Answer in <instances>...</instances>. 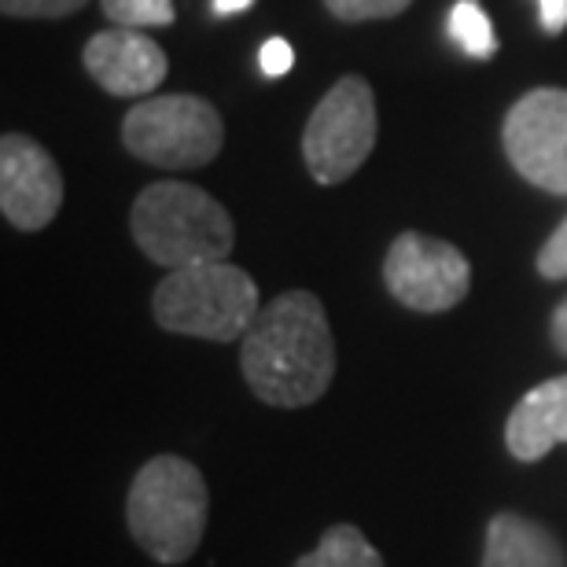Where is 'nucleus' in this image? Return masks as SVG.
I'll return each instance as SVG.
<instances>
[{"label":"nucleus","mask_w":567,"mask_h":567,"mask_svg":"<svg viewBox=\"0 0 567 567\" xmlns=\"http://www.w3.org/2000/svg\"><path fill=\"white\" fill-rule=\"evenodd\" d=\"M130 233L141 251L163 269L229 262L236 247L233 214L210 192L188 181H155L130 210Z\"/></svg>","instance_id":"2"},{"label":"nucleus","mask_w":567,"mask_h":567,"mask_svg":"<svg viewBox=\"0 0 567 567\" xmlns=\"http://www.w3.org/2000/svg\"><path fill=\"white\" fill-rule=\"evenodd\" d=\"M508 163L527 185L567 196V89H530L508 107L502 126Z\"/></svg>","instance_id":"8"},{"label":"nucleus","mask_w":567,"mask_h":567,"mask_svg":"<svg viewBox=\"0 0 567 567\" xmlns=\"http://www.w3.org/2000/svg\"><path fill=\"white\" fill-rule=\"evenodd\" d=\"M291 63H295V52L284 38H269L262 49H258V71L266 78H284L291 71Z\"/></svg>","instance_id":"19"},{"label":"nucleus","mask_w":567,"mask_h":567,"mask_svg":"<svg viewBox=\"0 0 567 567\" xmlns=\"http://www.w3.org/2000/svg\"><path fill=\"white\" fill-rule=\"evenodd\" d=\"M258 284L229 262L169 269L152 291V313L163 332L233 343L258 317Z\"/></svg>","instance_id":"4"},{"label":"nucleus","mask_w":567,"mask_h":567,"mask_svg":"<svg viewBox=\"0 0 567 567\" xmlns=\"http://www.w3.org/2000/svg\"><path fill=\"white\" fill-rule=\"evenodd\" d=\"M210 516L203 472L177 453H158L133 475L126 497V527L155 564H185L199 549Z\"/></svg>","instance_id":"3"},{"label":"nucleus","mask_w":567,"mask_h":567,"mask_svg":"<svg viewBox=\"0 0 567 567\" xmlns=\"http://www.w3.org/2000/svg\"><path fill=\"white\" fill-rule=\"evenodd\" d=\"M122 144L147 166L199 169L218 158L225 144V122L218 107L203 96H144L122 118Z\"/></svg>","instance_id":"5"},{"label":"nucleus","mask_w":567,"mask_h":567,"mask_svg":"<svg viewBox=\"0 0 567 567\" xmlns=\"http://www.w3.org/2000/svg\"><path fill=\"white\" fill-rule=\"evenodd\" d=\"M567 442V377L530 388L505 421V450L516 461L535 464Z\"/></svg>","instance_id":"11"},{"label":"nucleus","mask_w":567,"mask_h":567,"mask_svg":"<svg viewBox=\"0 0 567 567\" xmlns=\"http://www.w3.org/2000/svg\"><path fill=\"white\" fill-rule=\"evenodd\" d=\"M535 4H538L542 30H546L549 38H557V33L567 30V0H535Z\"/></svg>","instance_id":"20"},{"label":"nucleus","mask_w":567,"mask_h":567,"mask_svg":"<svg viewBox=\"0 0 567 567\" xmlns=\"http://www.w3.org/2000/svg\"><path fill=\"white\" fill-rule=\"evenodd\" d=\"M377 96L361 74H347L321 96L302 130V163L317 185H343L377 147Z\"/></svg>","instance_id":"6"},{"label":"nucleus","mask_w":567,"mask_h":567,"mask_svg":"<svg viewBox=\"0 0 567 567\" xmlns=\"http://www.w3.org/2000/svg\"><path fill=\"white\" fill-rule=\"evenodd\" d=\"M89 0H0L8 19H63L82 11Z\"/></svg>","instance_id":"17"},{"label":"nucleus","mask_w":567,"mask_h":567,"mask_svg":"<svg viewBox=\"0 0 567 567\" xmlns=\"http://www.w3.org/2000/svg\"><path fill=\"white\" fill-rule=\"evenodd\" d=\"M383 284L391 299L416 313H446L468 299L472 262L453 244L424 233L394 236L383 258Z\"/></svg>","instance_id":"7"},{"label":"nucleus","mask_w":567,"mask_h":567,"mask_svg":"<svg viewBox=\"0 0 567 567\" xmlns=\"http://www.w3.org/2000/svg\"><path fill=\"white\" fill-rule=\"evenodd\" d=\"M82 63L89 78L111 96H152L166 82L169 60L144 30H100L85 41Z\"/></svg>","instance_id":"10"},{"label":"nucleus","mask_w":567,"mask_h":567,"mask_svg":"<svg viewBox=\"0 0 567 567\" xmlns=\"http://www.w3.org/2000/svg\"><path fill=\"white\" fill-rule=\"evenodd\" d=\"M450 38L464 55H472V60H491V55L497 52L494 22L480 8V0H457V4H453Z\"/></svg>","instance_id":"14"},{"label":"nucleus","mask_w":567,"mask_h":567,"mask_svg":"<svg viewBox=\"0 0 567 567\" xmlns=\"http://www.w3.org/2000/svg\"><path fill=\"white\" fill-rule=\"evenodd\" d=\"M535 266L546 280H567V218L549 233V240L542 244Z\"/></svg>","instance_id":"18"},{"label":"nucleus","mask_w":567,"mask_h":567,"mask_svg":"<svg viewBox=\"0 0 567 567\" xmlns=\"http://www.w3.org/2000/svg\"><path fill=\"white\" fill-rule=\"evenodd\" d=\"M240 372L258 402L302 410L336 380V339L313 291H284L258 310L240 347Z\"/></svg>","instance_id":"1"},{"label":"nucleus","mask_w":567,"mask_h":567,"mask_svg":"<svg viewBox=\"0 0 567 567\" xmlns=\"http://www.w3.org/2000/svg\"><path fill=\"white\" fill-rule=\"evenodd\" d=\"M549 343L560 358H567V295L557 302V310L549 317Z\"/></svg>","instance_id":"21"},{"label":"nucleus","mask_w":567,"mask_h":567,"mask_svg":"<svg viewBox=\"0 0 567 567\" xmlns=\"http://www.w3.org/2000/svg\"><path fill=\"white\" fill-rule=\"evenodd\" d=\"M295 567H388L380 557V549L361 535L354 524H336L328 527L313 553L295 560Z\"/></svg>","instance_id":"13"},{"label":"nucleus","mask_w":567,"mask_h":567,"mask_svg":"<svg viewBox=\"0 0 567 567\" xmlns=\"http://www.w3.org/2000/svg\"><path fill=\"white\" fill-rule=\"evenodd\" d=\"M104 19L111 27L126 30H152V27H174L177 11L174 0H100Z\"/></svg>","instance_id":"15"},{"label":"nucleus","mask_w":567,"mask_h":567,"mask_svg":"<svg viewBox=\"0 0 567 567\" xmlns=\"http://www.w3.org/2000/svg\"><path fill=\"white\" fill-rule=\"evenodd\" d=\"M483 567H567V553L538 519L497 513L486 527Z\"/></svg>","instance_id":"12"},{"label":"nucleus","mask_w":567,"mask_h":567,"mask_svg":"<svg viewBox=\"0 0 567 567\" xmlns=\"http://www.w3.org/2000/svg\"><path fill=\"white\" fill-rule=\"evenodd\" d=\"M255 0H214V16H240Z\"/></svg>","instance_id":"22"},{"label":"nucleus","mask_w":567,"mask_h":567,"mask_svg":"<svg viewBox=\"0 0 567 567\" xmlns=\"http://www.w3.org/2000/svg\"><path fill=\"white\" fill-rule=\"evenodd\" d=\"M413 0H324L339 22H377V19H399L410 11Z\"/></svg>","instance_id":"16"},{"label":"nucleus","mask_w":567,"mask_h":567,"mask_svg":"<svg viewBox=\"0 0 567 567\" xmlns=\"http://www.w3.org/2000/svg\"><path fill=\"white\" fill-rule=\"evenodd\" d=\"M63 174L27 133L0 137V214L19 233H41L63 207Z\"/></svg>","instance_id":"9"}]
</instances>
